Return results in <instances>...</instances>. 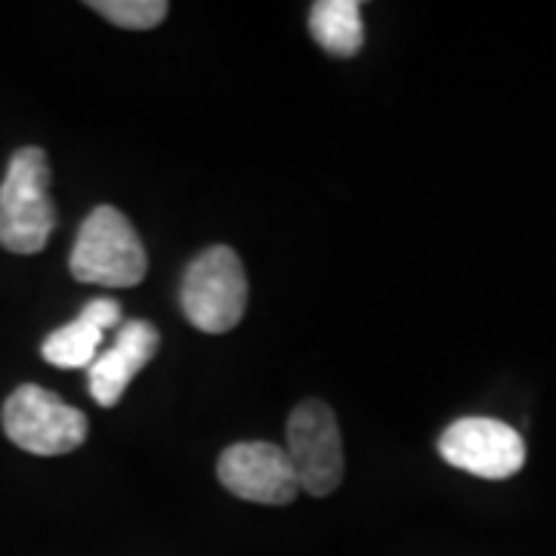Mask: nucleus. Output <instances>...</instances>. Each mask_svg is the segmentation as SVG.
I'll list each match as a JSON object with an SVG mask.
<instances>
[{
  "label": "nucleus",
  "mask_w": 556,
  "mask_h": 556,
  "mask_svg": "<svg viewBox=\"0 0 556 556\" xmlns=\"http://www.w3.org/2000/svg\"><path fill=\"white\" fill-rule=\"evenodd\" d=\"M56 226L50 199V159L38 146L13 152L0 182V244L10 254H38Z\"/></svg>",
  "instance_id": "nucleus-1"
},
{
  "label": "nucleus",
  "mask_w": 556,
  "mask_h": 556,
  "mask_svg": "<svg viewBox=\"0 0 556 556\" xmlns=\"http://www.w3.org/2000/svg\"><path fill=\"white\" fill-rule=\"evenodd\" d=\"M121 328V306L115 300H90L80 316L56 328L43 340L40 356L56 368H90L97 362L105 331Z\"/></svg>",
  "instance_id": "nucleus-9"
},
{
  "label": "nucleus",
  "mask_w": 556,
  "mask_h": 556,
  "mask_svg": "<svg viewBox=\"0 0 556 556\" xmlns=\"http://www.w3.org/2000/svg\"><path fill=\"white\" fill-rule=\"evenodd\" d=\"M439 455L479 479H507L526 464V442L495 417H460L439 437Z\"/></svg>",
  "instance_id": "nucleus-6"
},
{
  "label": "nucleus",
  "mask_w": 556,
  "mask_h": 556,
  "mask_svg": "<svg viewBox=\"0 0 556 556\" xmlns=\"http://www.w3.org/2000/svg\"><path fill=\"white\" fill-rule=\"evenodd\" d=\"M309 35L331 56L350 60L365 43L362 3L356 0H316L309 7Z\"/></svg>",
  "instance_id": "nucleus-10"
},
{
  "label": "nucleus",
  "mask_w": 556,
  "mask_h": 556,
  "mask_svg": "<svg viewBox=\"0 0 556 556\" xmlns=\"http://www.w3.org/2000/svg\"><path fill=\"white\" fill-rule=\"evenodd\" d=\"M161 346L159 328L152 321H124L115 334V343L97 356V362L87 368V387L90 396L100 402L102 408H115L130 387V380L155 358Z\"/></svg>",
  "instance_id": "nucleus-8"
},
{
  "label": "nucleus",
  "mask_w": 556,
  "mask_h": 556,
  "mask_svg": "<svg viewBox=\"0 0 556 556\" xmlns=\"http://www.w3.org/2000/svg\"><path fill=\"white\" fill-rule=\"evenodd\" d=\"M3 433L22 452L40 457L68 455L87 439L90 420L56 393L38 383H22L3 402Z\"/></svg>",
  "instance_id": "nucleus-4"
},
{
  "label": "nucleus",
  "mask_w": 556,
  "mask_h": 556,
  "mask_svg": "<svg viewBox=\"0 0 556 556\" xmlns=\"http://www.w3.org/2000/svg\"><path fill=\"white\" fill-rule=\"evenodd\" d=\"M179 306L204 334L232 331L248 306V276L239 254L226 244L204 248L182 276Z\"/></svg>",
  "instance_id": "nucleus-3"
},
{
  "label": "nucleus",
  "mask_w": 556,
  "mask_h": 556,
  "mask_svg": "<svg viewBox=\"0 0 556 556\" xmlns=\"http://www.w3.org/2000/svg\"><path fill=\"white\" fill-rule=\"evenodd\" d=\"M288 457L303 492L325 497L343 482V439L334 408L303 399L288 417Z\"/></svg>",
  "instance_id": "nucleus-5"
},
{
  "label": "nucleus",
  "mask_w": 556,
  "mask_h": 556,
  "mask_svg": "<svg viewBox=\"0 0 556 556\" xmlns=\"http://www.w3.org/2000/svg\"><path fill=\"white\" fill-rule=\"evenodd\" d=\"M68 269L84 285L134 288L146 278L149 260L134 223L118 207L100 204L80 223Z\"/></svg>",
  "instance_id": "nucleus-2"
},
{
  "label": "nucleus",
  "mask_w": 556,
  "mask_h": 556,
  "mask_svg": "<svg viewBox=\"0 0 556 556\" xmlns=\"http://www.w3.org/2000/svg\"><path fill=\"white\" fill-rule=\"evenodd\" d=\"M90 10H97L102 20H109L112 25L146 31L167 20L170 7L164 0H90Z\"/></svg>",
  "instance_id": "nucleus-11"
},
{
  "label": "nucleus",
  "mask_w": 556,
  "mask_h": 556,
  "mask_svg": "<svg viewBox=\"0 0 556 556\" xmlns=\"http://www.w3.org/2000/svg\"><path fill=\"white\" fill-rule=\"evenodd\" d=\"M226 492L254 504H291L300 492L291 457L273 442H236L217 460Z\"/></svg>",
  "instance_id": "nucleus-7"
}]
</instances>
